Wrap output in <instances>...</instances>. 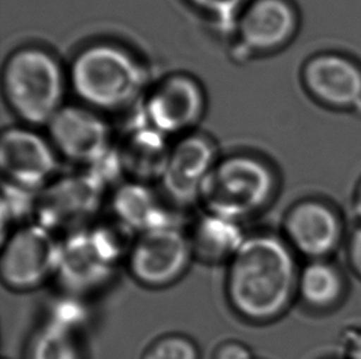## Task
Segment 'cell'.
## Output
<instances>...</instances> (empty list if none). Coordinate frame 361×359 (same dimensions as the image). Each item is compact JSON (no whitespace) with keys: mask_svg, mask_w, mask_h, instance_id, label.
<instances>
[{"mask_svg":"<svg viewBox=\"0 0 361 359\" xmlns=\"http://www.w3.org/2000/svg\"><path fill=\"white\" fill-rule=\"evenodd\" d=\"M298 281L293 255L283 240L253 234L227 265L226 296L237 315L262 324L286 310Z\"/></svg>","mask_w":361,"mask_h":359,"instance_id":"obj_1","label":"cell"},{"mask_svg":"<svg viewBox=\"0 0 361 359\" xmlns=\"http://www.w3.org/2000/svg\"><path fill=\"white\" fill-rule=\"evenodd\" d=\"M69 83L92 110L115 111L135 101L147 84V70L121 46L90 44L71 64Z\"/></svg>","mask_w":361,"mask_h":359,"instance_id":"obj_2","label":"cell"},{"mask_svg":"<svg viewBox=\"0 0 361 359\" xmlns=\"http://www.w3.org/2000/svg\"><path fill=\"white\" fill-rule=\"evenodd\" d=\"M3 90L20 120L31 126H49L63 107L66 74L47 51L24 47L10 54L5 62Z\"/></svg>","mask_w":361,"mask_h":359,"instance_id":"obj_3","label":"cell"},{"mask_svg":"<svg viewBox=\"0 0 361 359\" xmlns=\"http://www.w3.org/2000/svg\"><path fill=\"white\" fill-rule=\"evenodd\" d=\"M275 175L257 156L233 154L220 159L201 189L205 213L242 223L263 210L275 191Z\"/></svg>","mask_w":361,"mask_h":359,"instance_id":"obj_4","label":"cell"},{"mask_svg":"<svg viewBox=\"0 0 361 359\" xmlns=\"http://www.w3.org/2000/svg\"><path fill=\"white\" fill-rule=\"evenodd\" d=\"M61 258V240L36 222L8 234L1 243L0 277L8 289L32 291L56 278Z\"/></svg>","mask_w":361,"mask_h":359,"instance_id":"obj_5","label":"cell"},{"mask_svg":"<svg viewBox=\"0 0 361 359\" xmlns=\"http://www.w3.org/2000/svg\"><path fill=\"white\" fill-rule=\"evenodd\" d=\"M105 191L87 170L54 179L39 192L36 223L66 235L88 228L100 210Z\"/></svg>","mask_w":361,"mask_h":359,"instance_id":"obj_6","label":"cell"},{"mask_svg":"<svg viewBox=\"0 0 361 359\" xmlns=\"http://www.w3.org/2000/svg\"><path fill=\"white\" fill-rule=\"evenodd\" d=\"M192 258L189 234L179 225H171L138 234L126 261L138 284L161 289L180 281Z\"/></svg>","mask_w":361,"mask_h":359,"instance_id":"obj_7","label":"cell"},{"mask_svg":"<svg viewBox=\"0 0 361 359\" xmlns=\"http://www.w3.org/2000/svg\"><path fill=\"white\" fill-rule=\"evenodd\" d=\"M217 148L202 134H188L171 146L159 192L171 208H189L200 202L206 179L219 163Z\"/></svg>","mask_w":361,"mask_h":359,"instance_id":"obj_8","label":"cell"},{"mask_svg":"<svg viewBox=\"0 0 361 359\" xmlns=\"http://www.w3.org/2000/svg\"><path fill=\"white\" fill-rule=\"evenodd\" d=\"M301 79L314 101L338 112L361 113V64L341 52L316 53L303 64Z\"/></svg>","mask_w":361,"mask_h":359,"instance_id":"obj_9","label":"cell"},{"mask_svg":"<svg viewBox=\"0 0 361 359\" xmlns=\"http://www.w3.org/2000/svg\"><path fill=\"white\" fill-rule=\"evenodd\" d=\"M0 168L4 181L41 191L59 170L52 143L26 127H10L0 138Z\"/></svg>","mask_w":361,"mask_h":359,"instance_id":"obj_10","label":"cell"},{"mask_svg":"<svg viewBox=\"0 0 361 359\" xmlns=\"http://www.w3.org/2000/svg\"><path fill=\"white\" fill-rule=\"evenodd\" d=\"M205 105V94L195 79L173 74L152 89L140 116L161 134L174 136L195 126Z\"/></svg>","mask_w":361,"mask_h":359,"instance_id":"obj_11","label":"cell"},{"mask_svg":"<svg viewBox=\"0 0 361 359\" xmlns=\"http://www.w3.org/2000/svg\"><path fill=\"white\" fill-rule=\"evenodd\" d=\"M47 127L59 156L85 169L115 146L108 123L89 107L63 106Z\"/></svg>","mask_w":361,"mask_h":359,"instance_id":"obj_12","label":"cell"},{"mask_svg":"<svg viewBox=\"0 0 361 359\" xmlns=\"http://www.w3.org/2000/svg\"><path fill=\"white\" fill-rule=\"evenodd\" d=\"M300 16L290 0H250L235 27L244 57L276 52L298 34Z\"/></svg>","mask_w":361,"mask_h":359,"instance_id":"obj_13","label":"cell"},{"mask_svg":"<svg viewBox=\"0 0 361 359\" xmlns=\"http://www.w3.org/2000/svg\"><path fill=\"white\" fill-rule=\"evenodd\" d=\"M115 270L116 265L99 250L89 227L61 240V258L54 279L64 294L82 298L98 291L113 279Z\"/></svg>","mask_w":361,"mask_h":359,"instance_id":"obj_14","label":"cell"},{"mask_svg":"<svg viewBox=\"0 0 361 359\" xmlns=\"http://www.w3.org/2000/svg\"><path fill=\"white\" fill-rule=\"evenodd\" d=\"M114 218L136 234L152 229L179 225L176 223L174 208L166 203L159 189L149 184L126 181L118 184L111 196Z\"/></svg>","mask_w":361,"mask_h":359,"instance_id":"obj_15","label":"cell"},{"mask_svg":"<svg viewBox=\"0 0 361 359\" xmlns=\"http://www.w3.org/2000/svg\"><path fill=\"white\" fill-rule=\"evenodd\" d=\"M166 138L138 116L118 146L125 175L143 184L159 182L171 153Z\"/></svg>","mask_w":361,"mask_h":359,"instance_id":"obj_16","label":"cell"},{"mask_svg":"<svg viewBox=\"0 0 361 359\" xmlns=\"http://www.w3.org/2000/svg\"><path fill=\"white\" fill-rule=\"evenodd\" d=\"M285 229L293 245L313 258L331 253L339 239L337 217L324 204L313 201L293 208L285 222Z\"/></svg>","mask_w":361,"mask_h":359,"instance_id":"obj_17","label":"cell"},{"mask_svg":"<svg viewBox=\"0 0 361 359\" xmlns=\"http://www.w3.org/2000/svg\"><path fill=\"white\" fill-rule=\"evenodd\" d=\"M189 234L194 258L206 265L230 263L247 238L240 223L204 213Z\"/></svg>","mask_w":361,"mask_h":359,"instance_id":"obj_18","label":"cell"},{"mask_svg":"<svg viewBox=\"0 0 361 359\" xmlns=\"http://www.w3.org/2000/svg\"><path fill=\"white\" fill-rule=\"evenodd\" d=\"M26 359H84L78 331L46 321L31 337Z\"/></svg>","mask_w":361,"mask_h":359,"instance_id":"obj_19","label":"cell"},{"mask_svg":"<svg viewBox=\"0 0 361 359\" xmlns=\"http://www.w3.org/2000/svg\"><path fill=\"white\" fill-rule=\"evenodd\" d=\"M300 294L313 306H328L337 301L342 291L338 272L324 263H310L298 276Z\"/></svg>","mask_w":361,"mask_h":359,"instance_id":"obj_20","label":"cell"},{"mask_svg":"<svg viewBox=\"0 0 361 359\" xmlns=\"http://www.w3.org/2000/svg\"><path fill=\"white\" fill-rule=\"evenodd\" d=\"M39 191L23 187L19 184L3 182V197H1V232L3 237L6 228L25 225L26 219L34 215ZM29 224V223H27ZM1 237V238H3Z\"/></svg>","mask_w":361,"mask_h":359,"instance_id":"obj_21","label":"cell"},{"mask_svg":"<svg viewBox=\"0 0 361 359\" xmlns=\"http://www.w3.org/2000/svg\"><path fill=\"white\" fill-rule=\"evenodd\" d=\"M202 14L207 15L221 32L235 34L240 15L250 0H186Z\"/></svg>","mask_w":361,"mask_h":359,"instance_id":"obj_22","label":"cell"},{"mask_svg":"<svg viewBox=\"0 0 361 359\" xmlns=\"http://www.w3.org/2000/svg\"><path fill=\"white\" fill-rule=\"evenodd\" d=\"M141 359H200V350L190 337L169 334L153 341Z\"/></svg>","mask_w":361,"mask_h":359,"instance_id":"obj_23","label":"cell"},{"mask_svg":"<svg viewBox=\"0 0 361 359\" xmlns=\"http://www.w3.org/2000/svg\"><path fill=\"white\" fill-rule=\"evenodd\" d=\"M87 320L88 310L84 306L82 299L79 296L68 294H64L63 298L54 301L47 317V321L51 324L78 332L82 331Z\"/></svg>","mask_w":361,"mask_h":359,"instance_id":"obj_24","label":"cell"},{"mask_svg":"<svg viewBox=\"0 0 361 359\" xmlns=\"http://www.w3.org/2000/svg\"><path fill=\"white\" fill-rule=\"evenodd\" d=\"M212 359H253L247 346L240 341H225L216 347Z\"/></svg>","mask_w":361,"mask_h":359,"instance_id":"obj_25","label":"cell"},{"mask_svg":"<svg viewBox=\"0 0 361 359\" xmlns=\"http://www.w3.org/2000/svg\"><path fill=\"white\" fill-rule=\"evenodd\" d=\"M350 260L354 268L361 275V229L353 235L350 241Z\"/></svg>","mask_w":361,"mask_h":359,"instance_id":"obj_26","label":"cell"},{"mask_svg":"<svg viewBox=\"0 0 361 359\" xmlns=\"http://www.w3.org/2000/svg\"><path fill=\"white\" fill-rule=\"evenodd\" d=\"M349 355L352 359H361V334L353 335L349 339Z\"/></svg>","mask_w":361,"mask_h":359,"instance_id":"obj_27","label":"cell"},{"mask_svg":"<svg viewBox=\"0 0 361 359\" xmlns=\"http://www.w3.org/2000/svg\"><path fill=\"white\" fill-rule=\"evenodd\" d=\"M355 212L361 218V184L357 189V197H355Z\"/></svg>","mask_w":361,"mask_h":359,"instance_id":"obj_28","label":"cell"}]
</instances>
